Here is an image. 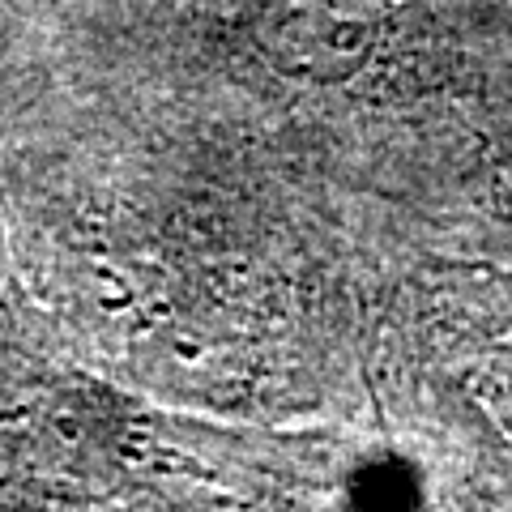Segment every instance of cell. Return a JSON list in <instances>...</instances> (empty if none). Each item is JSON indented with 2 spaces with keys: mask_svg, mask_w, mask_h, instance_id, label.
Instances as JSON below:
<instances>
[{
  "mask_svg": "<svg viewBox=\"0 0 512 512\" xmlns=\"http://www.w3.org/2000/svg\"><path fill=\"white\" fill-rule=\"evenodd\" d=\"M487 402H491V410H495V419L504 423V431L512 436V393H483Z\"/></svg>",
  "mask_w": 512,
  "mask_h": 512,
  "instance_id": "6da1fadb",
  "label": "cell"
}]
</instances>
